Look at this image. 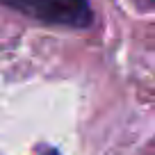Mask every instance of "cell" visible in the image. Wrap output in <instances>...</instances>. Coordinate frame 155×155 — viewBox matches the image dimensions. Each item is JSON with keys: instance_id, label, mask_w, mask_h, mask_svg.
<instances>
[{"instance_id": "7a4b0ae2", "label": "cell", "mask_w": 155, "mask_h": 155, "mask_svg": "<svg viewBox=\"0 0 155 155\" xmlns=\"http://www.w3.org/2000/svg\"><path fill=\"white\" fill-rule=\"evenodd\" d=\"M39 155H62V153H59L57 148H53V146H48V148H44V150H41Z\"/></svg>"}, {"instance_id": "6da1fadb", "label": "cell", "mask_w": 155, "mask_h": 155, "mask_svg": "<svg viewBox=\"0 0 155 155\" xmlns=\"http://www.w3.org/2000/svg\"><path fill=\"white\" fill-rule=\"evenodd\" d=\"M0 5L46 25L87 30L94 23L89 0H0Z\"/></svg>"}]
</instances>
